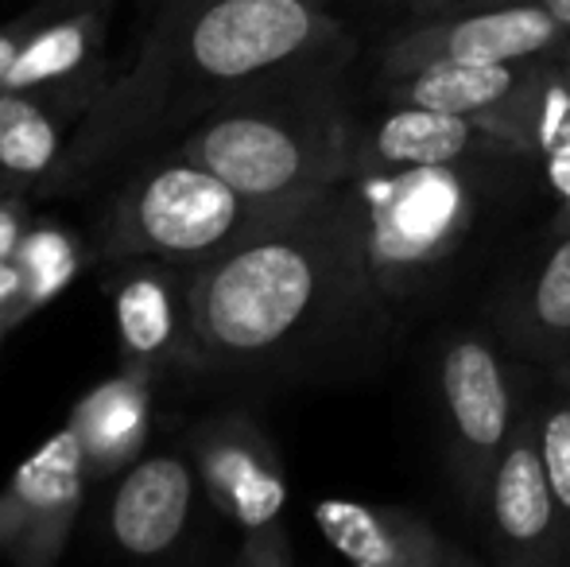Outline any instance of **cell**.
Segmentation results:
<instances>
[{"label": "cell", "mask_w": 570, "mask_h": 567, "mask_svg": "<svg viewBox=\"0 0 570 567\" xmlns=\"http://www.w3.org/2000/svg\"><path fill=\"white\" fill-rule=\"evenodd\" d=\"M551 378H556V385L563 389V393H570V358L559 365H551Z\"/></svg>", "instance_id": "obj_30"}, {"label": "cell", "mask_w": 570, "mask_h": 567, "mask_svg": "<svg viewBox=\"0 0 570 567\" xmlns=\"http://www.w3.org/2000/svg\"><path fill=\"white\" fill-rule=\"evenodd\" d=\"M86 475L82 443L62 424L0 490V556L20 567L59 560L82 509Z\"/></svg>", "instance_id": "obj_9"}, {"label": "cell", "mask_w": 570, "mask_h": 567, "mask_svg": "<svg viewBox=\"0 0 570 567\" xmlns=\"http://www.w3.org/2000/svg\"><path fill=\"white\" fill-rule=\"evenodd\" d=\"M338 190L368 323L407 307L478 222V190L462 164H357Z\"/></svg>", "instance_id": "obj_4"}, {"label": "cell", "mask_w": 570, "mask_h": 567, "mask_svg": "<svg viewBox=\"0 0 570 567\" xmlns=\"http://www.w3.org/2000/svg\"><path fill=\"white\" fill-rule=\"evenodd\" d=\"M439 401L458 490L465 493L470 509H481L497 454L520 420L509 370L481 334H458L446 342L439 358Z\"/></svg>", "instance_id": "obj_6"}, {"label": "cell", "mask_w": 570, "mask_h": 567, "mask_svg": "<svg viewBox=\"0 0 570 567\" xmlns=\"http://www.w3.org/2000/svg\"><path fill=\"white\" fill-rule=\"evenodd\" d=\"M551 55H556V59L563 62V67H567V75H570V31H567V39H563V43H559Z\"/></svg>", "instance_id": "obj_31"}, {"label": "cell", "mask_w": 570, "mask_h": 567, "mask_svg": "<svg viewBox=\"0 0 570 567\" xmlns=\"http://www.w3.org/2000/svg\"><path fill=\"white\" fill-rule=\"evenodd\" d=\"M481 121L501 148L524 151V156H551L570 148V75L556 55H540L528 62L520 86Z\"/></svg>", "instance_id": "obj_18"}, {"label": "cell", "mask_w": 570, "mask_h": 567, "mask_svg": "<svg viewBox=\"0 0 570 567\" xmlns=\"http://www.w3.org/2000/svg\"><path fill=\"white\" fill-rule=\"evenodd\" d=\"M151 261L132 268L114 287V323L120 342V362L159 370H210L198 342L187 300V268Z\"/></svg>", "instance_id": "obj_11"}, {"label": "cell", "mask_w": 570, "mask_h": 567, "mask_svg": "<svg viewBox=\"0 0 570 567\" xmlns=\"http://www.w3.org/2000/svg\"><path fill=\"white\" fill-rule=\"evenodd\" d=\"M311 198H253L218 172L175 151L164 164L132 175L101 237L114 257L195 268L287 218Z\"/></svg>", "instance_id": "obj_5"}, {"label": "cell", "mask_w": 570, "mask_h": 567, "mask_svg": "<svg viewBox=\"0 0 570 567\" xmlns=\"http://www.w3.org/2000/svg\"><path fill=\"white\" fill-rule=\"evenodd\" d=\"M28 315V276L20 261H0V323H16Z\"/></svg>", "instance_id": "obj_26"}, {"label": "cell", "mask_w": 570, "mask_h": 567, "mask_svg": "<svg viewBox=\"0 0 570 567\" xmlns=\"http://www.w3.org/2000/svg\"><path fill=\"white\" fill-rule=\"evenodd\" d=\"M323 540L357 567H470V553L443 537L415 509L376 506L357 498L315 501Z\"/></svg>", "instance_id": "obj_12"}, {"label": "cell", "mask_w": 570, "mask_h": 567, "mask_svg": "<svg viewBox=\"0 0 570 567\" xmlns=\"http://www.w3.org/2000/svg\"><path fill=\"white\" fill-rule=\"evenodd\" d=\"M567 23L535 0H489L428 16L400 31L381 55V75H407L428 62H528L567 39Z\"/></svg>", "instance_id": "obj_7"}, {"label": "cell", "mask_w": 570, "mask_h": 567, "mask_svg": "<svg viewBox=\"0 0 570 567\" xmlns=\"http://www.w3.org/2000/svg\"><path fill=\"white\" fill-rule=\"evenodd\" d=\"M540 447L551 475V490H556L559 509L570 525V393L540 409Z\"/></svg>", "instance_id": "obj_22"}, {"label": "cell", "mask_w": 570, "mask_h": 567, "mask_svg": "<svg viewBox=\"0 0 570 567\" xmlns=\"http://www.w3.org/2000/svg\"><path fill=\"white\" fill-rule=\"evenodd\" d=\"M55 8L16 55L4 90H90L106 47V0H78L67 12Z\"/></svg>", "instance_id": "obj_14"}, {"label": "cell", "mask_w": 570, "mask_h": 567, "mask_svg": "<svg viewBox=\"0 0 570 567\" xmlns=\"http://www.w3.org/2000/svg\"><path fill=\"white\" fill-rule=\"evenodd\" d=\"M509 334L528 358L551 365L570 358V234L540 261L532 281L520 287L509 315Z\"/></svg>", "instance_id": "obj_20"}, {"label": "cell", "mask_w": 570, "mask_h": 567, "mask_svg": "<svg viewBox=\"0 0 570 567\" xmlns=\"http://www.w3.org/2000/svg\"><path fill=\"white\" fill-rule=\"evenodd\" d=\"M357 129L326 75H303L222 101L183 137L179 156L253 198H311L350 179Z\"/></svg>", "instance_id": "obj_3"}, {"label": "cell", "mask_w": 570, "mask_h": 567, "mask_svg": "<svg viewBox=\"0 0 570 567\" xmlns=\"http://www.w3.org/2000/svg\"><path fill=\"white\" fill-rule=\"evenodd\" d=\"M90 106V90H0V175L20 183L51 175L67 151L70 121Z\"/></svg>", "instance_id": "obj_17"}, {"label": "cell", "mask_w": 570, "mask_h": 567, "mask_svg": "<svg viewBox=\"0 0 570 567\" xmlns=\"http://www.w3.org/2000/svg\"><path fill=\"white\" fill-rule=\"evenodd\" d=\"M187 300L210 370L276 365L353 319L368 323L342 190L187 268Z\"/></svg>", "instance_id": "obj_2"}, {"label": "cell", "mask_w": 570, "mask_h": 567, "mask_svg": "<svg viewBox=\"0 0 570 567\" xmlns=\"http://www.w3.org/2000/svg\"><path fill=\"white\" fill-rule=\"evenodd\" d=\"M23 276H28V311L43 307L55 292H62V284L75 276L78 268V253L75 242L59 229H28L16 250Z\"/></svg>", "instance_id": "obj_21"}, {"label": "cell", "mask_w": 570, "mask_h": 567, "mask_svg": "<svg viewBox=\"0 0 570 567\" xmlns=\"http://www.w3.org/2000/svg\"><path fill=\"white\" fill-rule=\"evenodd\" d=\"M190 459L214 509L240 532L284 517L287 482L272 439L256 420L226 412L190 431Z\"/></svg>", "instance_id": "obj_10"}, {"label": "cell", "mask_w": 570, "mask_h": 567, "mask_svg": "<svg viewBox=\"0 0 570 567\" xmlns=\"http://www.w3.org/2000/svg\"><path fill=\"white\" fill-rule=\"evenodd\" d=\"M407 8H415V12H451V8H465V4H489V0H404Z\"/></svg>", "instance_id": "obj_28"}, {"label": "cell", "mask_w": 570, "mask_h": 567, "mask_svg": "<svg viewBox=\"0 0 570 567\" xmlns=\"http://www.w3.org/2000/svg\"><path fill=\"white\" fill-rule=\"evenodd\" d=\"M543 172H548L551 203H556V234H570V148L543 156Z\"/></svg>", "instance_id": "obj_25"}, {"label": "cell", "mask_w": 570, "mask_h": 567, "mask_svg": "<svg viewBox=\"0 0 570 567\" xmlns=\"http://www.w3.org/2000/svg\"><path fill=\"white\" fill-rule=\"evenodd\" d=\"M82 443L90 478H106L128 467L144 451L151 431V373L125 365L114 378L94 385L67 420Z\"/></svg>", "instance_id": "obj_15"}, {"label": "cell", "mask_w": 570, "mask_h": 567, "mask_svg": "<svg viewBox=\"0 0 570 567\" xmlns=\"http://www.w3.org/2000/svg\"><path fill=\"white\" fill-rule=\"evenodd\" d=\"M55 4H36L28 16H16V20L0 23V90H4L8 82V70H12L16 55L23 51V43L31 39V31L39 28V20H43L47 12H51Z\"/></svg>", "instance_id": "obj_24"}, {"label": "cell", "mask_w": 570, "mask_h": 567, "mask_svg": "<svg viewBox=\"0 0 570 567\" xmlns=\"http://www.w3.org/2000/svg\"><path fill=\"white\" fill-rule=\"evenodd\" d=\"M237 564H245V567H292L295 548H292V537H287L284 521L245 529L240 548H237Z\"/></svg>", "instance_id": "obj_23"}, {"label": "cell", "mask_w": 570, "mask_h": 567, "mask_svg": "<svg viewBox=\"0 0 570 567\" xmlns=\"http://www.w3.org/2000/svg\"><path fill=\"white\" fill-rule=\"evenodd\" d=\"M345 51V28L323 0H167L136 67L90 106L70 164H98L256 86L326 75Z\"/></svg>", "instance_id": "obj_1"}, {"label": "cell", "mask_w": 570, "mask_h": 567, "mask_svg": "<svg viewBox=\"0 0 570 567\" xmlns=\"http://www.w3.org/2000/svg\"><path fill=\"white\" fill-rule=\"evenodd\" d=\"M485 144H501L473 117L439 114L420 106H389L376 121L357 129V164L428 167L462 164Z\"/></svg>", "instance_id": "obj_16"}, {"label": "cell", "mask_w": 570, "mask_h": 567, "mask_svg": "<svg viewBox=\"0 0 570 567\" xmlns=\"http://www.w3.org/2000/svg\"><path fill=\"white\" fill-rule=\"evenodd\" d=\"M535 4H543L551 16H556V20H563L570 28V0H535Z\"/></svg>", "instance_id": "obj_29"}, {"label": "cell", "mask_w": 570, "mask_h": 567, "mask_svg": "<svg viewBox=\"0 0 570 567\" xmlns=\"http://www.w3.org/2000/svg\"><path fill=\"white\" fill-rule=\"evenodd\" d=\"M478 517L501 564L548 567L570 560V525L551 490L540 447V412H520L504 451L497 454Z\"/></svg>", "instance_id": "obj_8"}, {"label": "cell", "mask_w": 570, "mask_h": 567, "mask_svg": "<svg viewBox=\"0 0 570 567\" xmlns=\"http://www.w3.org/2000/svg\"><path fill=\"white\" fill-rule=\"evenodd\" d=\"M528 62H428V67L407 70V75L384 78V101L481 117L517 90Z\"/></svg>", "instance_id": "obj_19"}, {"label": "cell", "mask_w": 570, "mask_h": 567, "mask_svg": "<svg viewBox=\"0 0 570 567\" xmlns=\"http://www.w3.org/2000/svg\"><path fill=\"white\" fill-rule=\"evenodd\" d=\"M20 242H23V218H20V211H16L12 203H0V261L16 257Z\"/></svg>", "instance_id": "obj_27"}, {"label": "cell", "mask_w": 570, "mask_h": 567, "mask_svg": "<svg viewBox=\"0 0 570 567\" xmlns=\"http://www.w3.org/2000/svg\"><path fill=\"white\" fill-rule=\"evenodd\" d=\"M195 459L179 451L144 454L109 501V537L128 556H164L183 540L195 506Z\"/></svg>", "instance_id": "obj_13"}]
</instances>
